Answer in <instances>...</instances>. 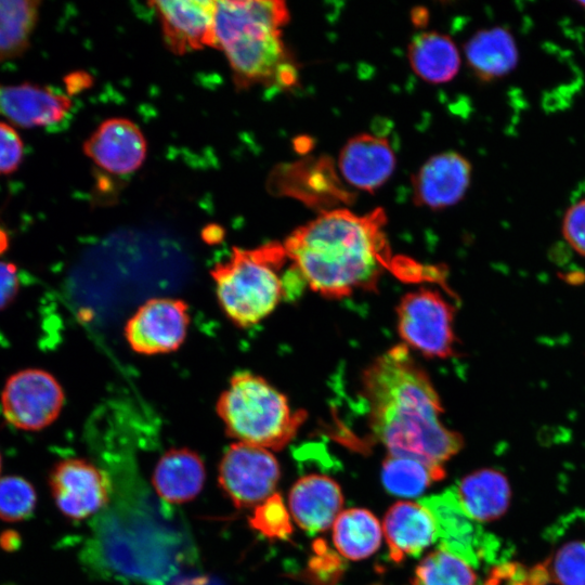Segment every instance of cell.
<instances>
[{
    "instance_id": "2e32d148",
    "label": "cell",
    "mask_w": 585,
    "mask_h": 585,
    "mask_svg": "<svg viewBox=\"0 0 585 585\" xmlns=\"http://www.w3.org/2000/svg\"><path fill=\"white\" fill-rule=\"evenodd\" d=\"M395 155L385 138L361 133L351 138L339 155V168L347 182L373 192L392 174Z\"/></svg>"
},
{
    "instance_id": "ac0fdd59",
    "label": "cell",
    "mask_w": 585,
    "mask_h": 585,
    "mask_svg": "<svg viewBox=\"0 0 585 585\" xmlns=\"http://www.w3.org/2000/svg\"><path fill=\"white\" fill-rule=\"evenodd\" d=\"M206 469L202 457L186 447L170 448L155 465L152 484L161 500L183 504L202 491Z\"/></svg>"
},
{
    "instance_id": "52a82bcc",
    "label": "cell",
    "mask_w": 585,
    "mask_h": 585,
    "mask_svg": "<svg viewBox=\"0 0 585 585\" xmlns=\"http://www.w3.org/2000/svg\"><path fill=\"white\" fill-rule=\"evenodd\" d=\"M64 402L57 379L41 368H26L11 375L0 396L4 419L25 431L50 426L58 417Z\"/></svg>"
},
{
    "instance_id": "484cf974",
    "label": "cell",
    "mask_w": 585,
    "mask_h": 585,
    "mask_svg": "<svg viewBox=\"0 0 585 585\" xmlns=\"http://www.w3.org/2000/svg\"><path fill=\"white\" fill-rule=\"evenodd\" d=\"M413 585H477V576L469 563L439 548L416 568Z\"/></svg>"
},
{
    "instance_id": "83f0119b",
    "label": "cell",
    "mask_w": 585,
    "mask_h": 585,
    "mask_svg": "<svg viewBox=\"0 0 585 585\" xmlns=\"http://www.w3.org/2000/svg\"><path fill=\"white\" fill-rule=\"evenodd\" d=\"M544 566L558 585H585V541L563 544Z\"/></svg>"
},
{
    "instance_id": "603a6c76",
    "label": "cell",
    "mask_w": 585,
    "mask_h": 585,
    "mask_svg": "<svg viewBox=\"0 0 585 585\" xmlns=\"http://www.w3.org/2000/svg\"><path fill=\"white\" fill-rule=\"evenodd\" d=\"M381 526L378 519L362 508L339 514L333 525V541L346 558L361 560L372 556L380 546Z\"/></svg>"
},
{
    "instance_id": "30bf717a",
    "label": "cell",
    "mask_w": 585,
    "mask_h": 585,
    "mask_svg": "<svg viewBox=\"0 0 585 585\" xmlns=\"http://www.w3.org/2000/svg\"><path fill=\"white\" fill-rule=\"evenodd\" d=\"M49 485L57 509L75 521L107 506L113 490L108 473L83 458L57 461L50 471Z\"/></svg>"
},
{
    "instance_id": "d6a6232c",
    "label": "cell",
    "mask_w": 585,
    "mask_h": 585,
    "mask_svg": "<svg viewBox=\"0 0 585 585\" xmlns=\"http://www.w3.org/2000/svg\"><path fill=\"white\" fill-rule=\"evenodd\" d=\"M20 287L21 281L16 265L0 260V311L15 300Z\"/></svg>"
},
{
    "instance_id": "277c9868",
    "label": "cell",
    "mask_w": 585,
    "mask_h": 585,
    "mask_svg": "<svg viewBox=\"0 0 585 585\" xmlns=\"http://www.w3.org/2000/svg\"><path fill=\"white\" fill-rule=\"evenodd\" d=\"M286 260L283 244L271 242L250 249L234 247L225 261L211 268L219 304L232 323L253 326L287 297L290 280L282 276Z\"/></svg>"
},
{
    "instance_id": "5bb4252c",
    "label": "cell",
    "mask_w": 585,
    "mask_h": 585,
    "mask_svg": "<svg viewBox=\"0 0 585 585\" xmlns=\"http://www.w3.org/2000/svg\"><path fill=\"white\" fill-rule=\"evenodd\" d=\"M471 165L457 152H444L429 158L413 177V199L430 209L457 204L466 194Z\"/></svg>"
},
{
    "instance_id": "9c48e42d",
    "label": "cell",
    "mask_w": 585,
    "mask_h": 585,
    "mask_svg": "<svg viewBox=\"0 0 585 585\" xmlns=\"http://www.w3.org/2000/svg\"><path fill=\"white\" fill-rule=\"evenodd\" d=\"M432 516L435 523L439 548L479 567L483 560L495 556L497 540L485 533L477 520L464 509L456 489H447L440 494L419 500Z\"/></svg>"
},
{
    "instance_id": "7c38bea8",
    "label": "cell",
    "mask_w": 585,
    "mask_h": 585,
    "mask_svg": "<svg viewBox=\"0 0 585 585\" xmlns=\"http://www.w3.org/2000/svg\"><path fill=\"white\" fill-rule=\"evenodd\" d=\"M159 17L162 37L169 50L178 55L213 47L214 1H152Z\"/></svg>"
},
{
    "instance_id": "7a4b0ae2",
    "label": "cell",
    "mask_w": 585,
    "mask_h": 585,
    "mask_svg": "<svg viewBox=\"0 0 585 585\" xmlns=\"http://www.w3.org/2000/svg\"><path fill=\"white\" fill-rule=\"evenodd\" d=\"M381 208L359 216L326 210L296 229L283 243L288 260L315 292L332 299L376 289L394 260L384 231Z\"/></svg>"
},
{
    "instance_id": "1f68e13d",
    "label": "cell",
    "mask_w": 585,
    "mask_h": 585,
    "mask_svg": "<svg viewBox=\"0 0 585 585\" xmlns=\"http://www.w3.org/2000/svg\"><path fill=\"white\" fill-rule=\"evenodd\" d=\"M23 142L9 125L0 122V176L14 172L23 159Z\"/></svg>"
},
{
    "instance_id": "8d00e7d4",
    "label": "cell",
    "mask_w": 585,
    "mask_h": 585,
    "mask_svg": "<svg viewBox=\"0 0 585 585\" xmlns=\"http://www.w3.org/2000/svg\"><path fill=\"white\" fill-rule=\"evenodd\" d=\"M577 4L581 5L585 10V1H577Z\"/></svg>"
},
{
    "instance_id": "9a60e30c",
    "label": "cell",
    "mask_w": 585,
    "mask_h": 585,
    "mask_svg": "<svg viewBox=\"0 0 585 585\" xmlns=\"http://www.w3.org/2000/svg\"><path fill=\"white\" fill-rule=\"evenodd\" d=\"M73 102L64 94L34 83L0 84V115L23 128L49 127L62 121Z\"/></svg>"
},
{
    "instance_id": "ba28073f",
    "label": "cell",
    "mask_w": 585,
    "mask_h": 585,
    "mask_svg": "<svg viewBox=\"0 0 585 585\" xmlns=\"http://www.w3.org/2000/svg\"><path fill=\"white\" fill-rule=\"evenodd\" d=\"M280 477L270 450L242 442L229 446L218 469L219 485L236 508L257 506L271 496Z\"/></svg>"
},
{
    "instance_id": "6da1fadb",
    "label": "cell",
    "mask_w": 585,
    "mask_h": 585,
    "mask_svg": "<svg viewBox=\"0 0 585 585\" xmlns=\"http://www.w3.org/2000/svg\"><path fill=\"white\" fill-rule=\"evenodd\" d=\"M362 390L369 427L388 455L442 466L461 450L463 437L442 422L435 388L403 343L367 366Z\"/></svg>"
},
{
    "instance_id": "3957f363",
    "label": "cell",
    "mask_w": 585,
    "mask_h": 585,
    "mask_svg": "<svg viewBox=\"0 0 585 585\" xmlns=\"http://www.w3.org/2000/svg\"><path fill=\"white\" fill-rule=\"evenodd\" d=\"M288 21L280 0L214 1L213 48L224 52L237 87L292 83L295 69L282 40Z\"/></svg>"
},
{
    "instance_id": "f546056e",
    "label": "cell",
    "mask_w": 585,
    "mask_h": 585,
    "mask_svg": "<svg viewBox=\"0 0 585 585\" xmlns=\"http://www.w3.org/2000/svg\"><path fill=\"white\" fill-rule=\"evenodd\" d=\"M547 581L538 566L529 570L518 563H504L492 570L484 585H546Z\"/></svg>"
},
{
    "instance_id": "74e56055",
    "label": "cell",
    "mask_w": 585,
    "mask_h": 585,
    "mask_svg": "<svg viewBox=\"0 0 585 585\" xmlns=\"http://www.w3.org/2000/svg\"><path fill=\"white\" fill-rule=\"evenodd\" d=\"M0 469H1V456H0Z\"/></svg>"
},
{
    "instance_id": "e0dca14e",
    "label": "cell",
    "mask_w": 585,
    "mask_h": 585,
    "mask_svg": "<svg viewBox=\"0 0 585 585\" xmlns=\"http://www.w3.org/2000/svg\"><path fill=\"white\" fill-rule=\"evenodd\" d=\"M342 504L338 483L326 476H304L289 492L290 514L296 523L309 533L327 530L339 516Z\"/></svg>"
},
{
    "instance_id": "d4e9b609",
    "label": "cell",
    "mask_w": 585,
    "mask_h": 585,
    "mask_svg": "<svg viewBox=\"0 0 585 585\" xmlns=\"http://www.w3.org/2000/svg\"><path fill=\"white\" fill-rule=\"evenodd\" d=\"M444 476L445 471L442 466L390 455H387L381 469V480L386 490L393 495L403 497L421 494L432 482Z\"/></svg>"
},
{
    "instance_id": "836d02e7",
    "label": "cell",
    "mask_w": 585,
    "mask_h": 585,
    "mask_svg": "<svg viewBox=\"0 0 585 585\" xmlns=\"http://www.w3.org/2000/svg\"><path fill=\"white\" fill-rule=\"evenodd\" d=\"M66 83L68 90L72 92H77L82 89V87L88 86L89 77H84L83 73H75L66 78Z\"/></svg>"
},
{
    "instance_id": "f1b7e54d",
    "label": "cell",
    "mask_w": 585,
    "mask_h": 585,
    "mask_svg": "<svg viewBox=\"0 0 585 585\" xmlns=\"http://www.w3.org/2000/svg\"><path fill=\"white\" fill-rule=\"evenodd\" d=\"M249 524L270 540H285L292 532L290 512L277 493H273L255 507Z\"/></svg>"
},
{
    "instance_id": "4dcf8cb0",
    "label": "cell",
    "mask_w": 585,
    "mask_h": 585,
    "mask_svg": "<svg viewBox=\"0 0 585 585\" xmlns=\"http://www.w3.org/2000/svg\"><path fill=\"white\" fill-rule=\"evenodd\" d=\"M561 233L568 245L585 257V198L572 204L563 214Z\"/></svg>"
},
{
    "instance_id": "d6986e66",
    "label": "cell",
    "mask_w": 585,
    "mask_h": 585,
    "mask_svg": "<svg viewBox=\"0 0 585 585\" xmlns=\"http://www.w3.org/2000/svg\"><path fill=\"white\" fill-rule=\"evenodd\" d=\"M384 532L390 558L395 562L420 554L437 540L431 514L412 502H399L390 507L385 516Z\"/></svg>"
},
{
    "instance_id": "e575fe53",
    "label": "cell",
    "mask_w": 585,
    "mask_h": 585,
    "mask_svg": "<svg viewBox=\"0 0 585 585\" xmlns=\"http://www.w3.org/2000/svg\"><path fill=\"white\" fill-rule=\"evenodd\" d=\"M174 585H221L216 580L208 576H195L176 583Z\"/></svg>"
},
{
    "instance_id": "7402d4cb",
    "label": "cell",
    "mask_w": 585,
    "mask_h": 585,
    "mask_svg": "<svg viewBox=\"0 0 585 585\" xmlns=\"http://www.w3.org/2000/svg\"><path fill=\"white\" fill-rule=\"evenodd\" d=\"M412 69L422 79L442 83L457 74L460 56L453 40L437 31H425L413 37L408 46Z\"/></svg>"
},
{
    "instance_id": "8992f818",
    "label": "cell",
    "mask_w": 585,
    "mask_h": 585,
    "mask_svg": "<svg viewBox=\"0 0 585 585\" xmlns=\"http://www.w3.org/2000/svg\"><path fill=\"white\" fill-rule=\"evenodd\" d=\"M455 307L427 287L406 292L396 306V326L403 344L427 358L456 354Z\"/></svg>"
},
{
    "instance_id": "ffe728a7",
    "label": "cell",
    "mask_w": 585,
    "mask_h": 585,
    "mask_svg": "<svg viewBox=\"0 0 585 585\" xmlns=\"http://www.w3.org/2000/svg\"><path fill=\"white\" fill-rule=\"evenodd\" d=\"M465 55L470 69L482 81L507 76L519 60L515 37L502 26L477 31L467 41Z\"/></svg>"
},
{
    "instance_id": "4fadbf2b",
    "label": "cell",
    "mask_w": 585,
    "mask_h": 585,
    "mask_svg": "<svg viewBox=\"0 0 585 585\" xmlns=\"http://www.w3.org/2000/svg\"><path fill=\"white\" fill-rule=\"evenodd\" d=\"M146 150L140 128L120 117L103 121L83 143V153L100 168L114 174H129L139 169Z\"/></svg>"
},
{
    "instance_id": "4316f807",
    "label": "cell",
    "mask_w": 585,
    "mask_h": 585,
    "mask_svg": "<svg viewBox=\"0 0 585 585\" xmlns=\"http://www.w3.org/2000/svg\"><path fill=\"white\" fill-rule=\"evenodd\" d=\"M37 502L34 486L24 478H0V519L17 522L28 518Z\"/></svg>"
},
{
    "instance_id": "44dd1931",
    "label": "cell",
    "mask_w": 585,
    "mask_h": 585,
    "mask_svg": "<svg viewBox=\"0 0 585 585\" xmlns=\"http://www.w3.org/2000/svg\"><path fill=\"white\" fill-rule=\"evenodd\" d=\"M456 491L464 509L477 521L499 518L510 500L506 477L494 469H481L468 474Z\"/></svg>"
},
{
    "instance_id": "cb8c5ba5",
    "label": "cell",
    "mask_w": 585,
    "mask_h": 585,
    "mask_svg": "<svg viewBox=\"0 0 585 585\" xmlns=\"http://www.w3.org/2000/svg\"><path fill=\"white\" fill-rule=\"evenodd\" d=\"M39 5V1L31 0H0V62L15 58L27 50Z\"/></svg>"
},
{
    "instance_id": "8fae6325",
    "label": "cell",
    "mask_w": 585,
    "mask_h": 585,
    "mask_svg": "<svg viewBox=\"0 0 585 585\" xmlns=\"http://www.w3.org/2000/svg\"><path fill=\"white\" fill-rule=\"evenodd\" d=\"M190 321L185 301L172 297L151 298L127 321L125 337L139 354L169 353L184 342Z\"/></svg>"
},
{
    "instance_id": "d590c367",
    "label": "cell",
    "mask_w": 585,
    "mask_h": 585,
    "mask_svg": "<svg viewBox=\"0 0 585 585\" xmlns=\"http://www.w3.org/2000/svg\"><path fill=\"white\" fill-rule=\"evenodd\" d=\"M9 243L10 240L6 232L0 227V256L5 252L9 247Z\"/></svg>"
},
{
    "instance_id": "5b68a950",
    "label": "cell",
    "mask_w": 585,
    "mask_h": 585,
    "mask_svg": "<svg viewBox=\"0 0 585 585\" xmlns=\"http://www.w3.org/2000/svg\"><path fill=\"white\" fill-rule=\"evenodd\" d=\"M216 411L229 437L270 451L285 447L307 418L266 379L250 372L231 377Z\"/></svg>"
}]
</instances>
